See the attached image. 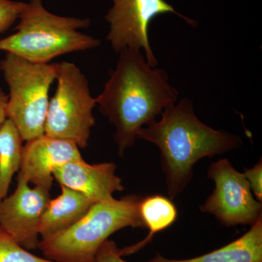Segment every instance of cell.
<instances>
[{"label": "cell", "mask_w": 262, "mask_h": 262, "mask_svg": "<svg viewBox=\"0 0 262 262\" xmlns=\"http://www.w3.org/2000/svg\"><path fill=\"white\" fill-rule=\"evenodd\" d=\"M253 195L259 202L262 201V163L260 159L254 166L245 169L244 173Z\"/></svg>", "instance_id": "ac0fdd59"}, {"label": "cell", "mask_w": 262, "mask_h": 262, "mask_svg": "<svg viewBox=\"0 0 262 262\" xmlns=\"http://www.w3.org/2000/svg\"><path fill=\"white\" fill-rule=\"evenodd\" d=\"M142 198L129 194L94 203L73 225L41 239L38 248L46 258L55 262H94L98 249L117 231L145 228L139 210Z\"/></svg>", "instance_id": "277c9868"}, {"label": "cell", "mask_w": 262, "mask_h": 262, "mask_svg": "<svg viewBox=\"0 0 262 262\" xmlns=\"http://www.w3.org/2000/svg\"><path fill=\"white\" fill-rule=\"evenodd\" d=\"M94 202L82 193L61 186V194L50 199L39 220L38 232L42 238L65 230L91 209Z\"/></svg>", "instance_id": "7c38bea8"}, {"label": "cell", "mask_w": 262, "mask_h": 262, "mask_svg": "<svg viewBox=\"0 0 262 262\" xmlns=\"http://www.w3.org/2000/svg\"><path fill=\"white\" fill-rule=\"evenodd\" d=\"M23 141L13 122L7 119L0 127V201L6 198L13 176L20 170Z\"/></svg>", "instance_id": "9a60e30c"}, {"label": "cell", "mask_w": 262, "mask_h": 262, "mask_svg": "<svg viewBox=\"0 0 262 262\" xmlns=\"http://www.w3.org/2000/svg\"><path fill=\"white\" fill-rule=\"evenodd\" d=\"M159 121L138 130L137 139L152 143L160 152L169 198L175 199L190 184L199 160L225 154L243 145L239 136L215 130L200 120L192 100L183 98L164 110Z\"/></svg>", "instance_id": "7a4b0ae2"}, {"label": "cell", "mask_w": 262, "mask_h": 262, "mask_svg": "<svg viewBox=\"0 0 262 262\" xmlns=\"http://www.w3.org/2000/svg\"><path fill=\"white\" fill-rule=\"evenodd\" d=\"M57 65L32 63L9 53L0 62V70L9 87L7 117L24 141L45 134L50 89L56 79Z\"/></svg>", "instance_id": "5b68a950"}, {"label": "cell", "mask_w": 262, "mask_h": 262, "mask_svg": "<svg viewBox=\"0 0 262 262\" xmlns=\"http://www.w3.org/2000/svg\"><path fill=\"white\" fill-rule=\"evenodd\" d=\"M0 262H55L39 257L20 246L0 226Z\"/></svg>", "instance_id": "2e32d148"}, {"label": "cell", "mask_w": 262, "mask_h": 262, "mask_svg": "<svg viewBox=\"0 0 262 262\" xmlns=\"http://www.w3.org/2000/svg\"><path fill=\"white\" fill-rule=\"evenodd\" d=\"M116 168L114 163L91 165L81 159L57 166L53 177L61 186L82 193L96 203L113 199L114 193L124 190Z\"/></svg>", "instance_id": "8fae6325"}, {"label": "cell", "mask_w": 262, "mask_h": 262, "mask_svg": "<svg viewBox=\"0 0 262 262\" xmlns=\"http://www.w3.org/2000/svg\"><path fill=\"white\" fill-rule=\"evenodd\" d=\"M139 210L145 228L149 230V234L138 244L120 249L122 256L137 252L149 244L155 234L173 225L178 217L177 207L171 200L158 194L143 198Z\"/></svg>", "instance_id": "5bb4252c"}, {"label": "cell", "mask_w": 262, "mask_h": 262, "mask_svg": "<svg viewBox=\"0 0 262 262\" xmlns=\"http://www.w3.org/2000/svg\"><path fill=\"white\" fill-rule=\"evenodd\" d=\"M81 159L75 142L44 134L27 141L24 146L18 177L34 186L51 188L53 170L57 166Z\"/></svg>", "instance_id": "30bf717a"}, {"label": "cell", "mask_w": 262, "mask_h": 262, "mask_svg": "<svg viewBox=\"0 0 262 262\" xmlns=\"http://www.w3.org/2000/svg\"><path fill=\"white\" fill-rule=\"evenodd\" d=\"M116 67L96 99L100 113L115 127L118 154L135 144L141 127L155 121L165 108L177 102L179 93L163 69L151 67L142 51L119 53Z\"/></svg>", "instance_id": "6da1fadb"}, {"label": "cell", "mask_w": 262, "mask_h": 262, "mask_svg": "<svg viewBox=\"0 0 262 262\" xmlns=\"http://www.w3.org/2000/svg\"><path fill=\"white\" fill-rule=\"evenodd\" d=\"M122 256L117 244L113 241L106 239L98 249L94 262H127Z\"/></svg>", "instance_id": "d6986e66"}, {"label": "cell", "mask_w": 262, "mask_h": 262, "mask_svg": "<svg viewBox=\"0 0 262 262\" xmlns=\"http://www.w3.org/2000/svg\"><path fill=\"white\" fill-rule=\"evenodd\" d=\"M113 6L105 16L110 24L106 39L116 53L125 49L144 52L146 61L156 67L158 60L149 42V29L151 20L160 15L173 13L193 27L195 20L184 16L165 0H112Z\"/></svg>", "instance_id": "52a82bcc"}, {"label": "cell", "mask_w": 262, "mask_h": 262, "mask_svg": "<svg viewBox=\"0 0 262 262\" xmlns=\"http://www.w3.org/2000/svg\"><path fill=\"white\" fill-rule=\"evenodd\" d=\"M149 262H262V217L242 237L211 253L182 260L157 254Z\"/></svg>", "instance_id": "4fadbf2b"}, {"label": "cell", "mask_w": 262, "mask_h": 262, "mask_svg": "<svg viewBox=\"0 0 262 262\" xmlns=\"http://www.w3.org/2000/svg\"><path fill=\"white\" fill-rule=\"evenodd\" d=\"M26 3L13 0H0V34L7 32L18 20Z\"/></svg>", "instance_id": "e0dca14e"}, {"label": "cell", "mask_w": 262, "mask_h": 262, "mask_svg": "<svg viewBox=\"0 0 262 262\" xmlns=\"http://www.w3.org/2000/svg\"><path fill=\"white\" fill-rule=\"evenodd\" d=\"M17 182L13 194L0 201V226L22 247L35 249L39 242V220L51 199V188H30L20 177Z\"/></svg>", "instance_id": "9c48e42d"}, {"label": "cell", "mask_w": 262, "mask_h": 262, "mask_svg": "<svg viewBox=\"0 0 262 262\" xmlns=\"http://www.w3.org/2000/svg\"><path fill=\"white\" fill-rule=\"evenodd\" d=\"M208 178L215 183L213 192L200 207L201 212L213 216L225 227L252 226L261 216V202L256 199L244 174L227 159L210 165Z\"/></svg>", "instance_id": "ba28073f"}, {"label": "cell", "mask_w": 262, "mask_h": 262, "mask_svg": "<svg viewBox=\"0 0 262 262\" xmlns=\"http://www.w3.org/2000/svg\"><path fill=\"white\" fill-rule=\"evenodd\" d=\"M57 64V89L49 101L45 135L85 148L96 124L93 110L96 99L91 95L89 80L75 63Z\"/></svg>", "instance_id": "8992f818"}, {"label": "cell", "mask_w": 262, "mask_h": 262, "mask_svg": "<svg viewBox=\"0 0 262 262\" xmlns=\"http://www.w3.org/2000/svg\"><path fill=\"white\" fill-rule=\"evenodd\" d=\"M8 95L5 94L3 89L0 87V127L8 119L6 113L7 103H8Z\"/></svg>", "instance_id": "ffe728a7"}, {"label": "cell", "mask_w": 262, "mask_h": 262, "mask_svg": "<svg viewBox=\"0 0 262 262\" xmlns=\"http://www.w3.org/2000/svg\"><path fill=\"white\" fill-rule=\"evenodd\" d=\"M16 32L0 39V51L35 63H48L67 53L98 47L99 39L81 32L89 18L61 16L48 11L42 0H29L19 15Z\"/></svg>", "instance_id": "3957f363"}]
</instances>
